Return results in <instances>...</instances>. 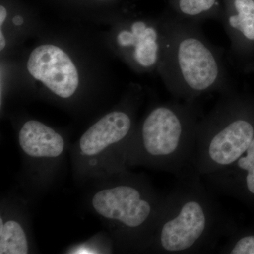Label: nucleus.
Returning <instances> with one entry per match:
<instances>
[{"mask_svg": "<svg viewBox=\"0 0 254 254\" xmlns=\"http://www.w3.org/2000/svg\"><path fill=\"white\" fill-rule=\"evenodd\" d=\"M162 43L160 18L125 13L115 20L110 32L112 49L137 73L158 71Z\"/></svg>", "mask_w": 254, "mask_h": 254, "instance_id": "5", "label": "nucleus"}, {"mask_svg": "<svg viewBox=\"0 0 254 254\" xmlns=\"http://www.w3.org/2000/svg\"><path fill=\"white\" fill-rule=\"evenodd\" d=\"M202 118L196 102L176 99L156 105L138 131L142 157L177 179L195 175L193 158Z\"/></svg>", "mask_w": 254, "mask_h": 254, "instance_id": "3", "label": "nucleus"}, {"mask_svg": "<svg viewBox=\"0 0 254 254\" xmlns=\"http://www.w3.org/2000/svg\"><path fill=\"white\" fill-rule=\"evenodd\" d=\"M220 253L230 254H254V235H245L231 238L220 250Z\"/></svg>", "mask_w": 254, "mask_h": 254, "instance_id": "14", "label": "nucleus"}, {"mask_svg": "<svg viewBox=\"0 0 254 254\" xmlns=\"http://www.w3.org/2000/svg\"><path fill=\"white\" fill-rule=\"evenodd\" d=\"M254 138V110L232 91L222 93L198 125L193 169L204 177L235 163Z\"/></svg>", "mask_w": 254, "mask_h": 254, "instance_id": "4", "label": "nucleus"}, {"mask_svg": "<svg viewBox=\"0 0 254 254\" xmlns=\"http://www.w3.org/2000/svg\"><path fill=\"white\" fill-rule=\"evenodd\" d=\"M18 141L23 151L33 158H56L64 149L61 135L37 120L24 123L20 130Z\"/></svg>", "mask_w": 254, "mask_h": 254, "instance_id": "11", "label": "nucleus"}, {"mask_svg": "<svg viewBox=\"0 0 254 254\" xmlns=\"http://www.w3.org/2000/svg\"><path fill=\"white\" fill-rule=\"evenodd\" d=\"M128 110L112 111L93 124L80 139L81 153L88 156L99 154L128 136L133 126V116Z\"/></svg>", "mask_w": 254, "mask_h": 254, "instance_id": "9", "label": "nucleus"}, {"mask_svg": "<svg viewBox=\"0 0 254 254\" xmlns=\"http://www.w3.org/2000/svg\"><path fill=\"white\" fill-rule=\"evenodd\" d=\"M172 12L179 18L193 22L222 17V0H169Z\"/></svg>", "mask_w": 254, "mask_h": 254, "instance_id": "12", "label": "nucleus"}, {"mask_svg": "<svg viewBox=\"0 0 254 254\" xmlns=\"http://www.w3.org/2000/svg\"><path fill=\"white\" fill-rule=\"evenodd\" d=\"M203 178L222 194L236 196L245 185L247 193L254 195V138L247 151L235 163Z\"/></svg>", "mask_w": 254, "mask_h": 254, "instance_id": "10", "label": "nucleus"}, {"mask_svg": "<svg viewBox=\"0 0 254 254\" xmlns=\"http://www.w3.org/2000/svg\"><path fill=\"white\" fill-rule=\"evenodd\" d=\"M25 69L32 81L63 99L72 98L86 82L77 58L56 41H43L32 48Z\"/></svg>", "mask_w": 254, "mask_h": 254, "instance_id": "6", "label": "nucleus"}, {"mask_svg": "<svg viewBox=\"0 0 254 254\" xmlns=\"http://www.w3.org/2000/svg\"><path fill=\"white\" fill-rule=\"evenodd\" d=\"M74 1H78L82 4L88 5H92V6H100V5H104L115 1V0H74Z\"/></svg>", "mask_w": 254, "mask_h": 254, "instance_id": "15", "label": "nucleus"}, {"mask_svg": "<svg viewBox=\"0 0 254 254\" xmlns=\"http://www.w3.org/2000/svg\"><path fill=\"white\" fill-rule=\"evenodd\" d=\"M220 21L230 41V57L246 66L254 53V0H222Z\"/></svg>", "mask_w": 254, "mask_h": 254, "instance_id": "8", "label": "nucleus"}, {"mask_svg": "<svg viewBox=\"0 0 254 254\" xmlns=\"http://www.w3.org/2000/svg\"><path fill=\"white\" fill-rule=\"evenodd\" d=\"M165 198L159 218L157 241L167 254L213 252L224 237L232 233L231 219L196 175L178 179Z\"/></svg>", "mask_w": 254, "mask_h": 254, "instance_id": "2", "label": "nucleus"}, {"mask_svg": "<svg viewBox=\"0 0 254 254\" xmlns=\"http://www.w3.org/2000/svg\"><path fill=\"white\" fill-rule=\"evenodd\" d=\"M28 245L22 227L14 220L4 224L0 218V254H26Z\"/></svg>", "mask_w": 254, "mask_h": 254, "instance_id": "13", "label": "nucleus"}, {"mask_svg": "<svg viewBox=\"0 0 254 254\" xmlns=\"http://www.w3.org/2000/svg\"><path fill=\"white\" fill-rule=\"evenodd\" d=\"M141 189L125 185L100 190L93 196L92 203L97 213L105 218L118 220L127 228L138 230L151 220L154 210L150 200Z\"/></svg>", "mask_w": 254, "mask_h": 254, "instance_id": "7", "label": "nucleus"}, {"mask_svg": "<svg viewBox=\"0 0 254 254\" xmlns=\"http://www.w3.org/2000/svg\"><path fill=\"white\" fill-rule=\"evenodd\" d=\"M160 19L163 43L157 71L175 99L196 102L214 92L232 91L222 51L207 39L200 23L173 12Z\"/></svg>", "mask_w": 254, "mask_h": 254, "instance_id": "1", "label": "nucleus"}]
</instances>
